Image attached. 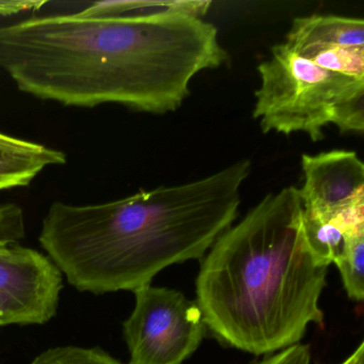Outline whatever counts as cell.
<instances>
[{
	"label": "cell",
	"instance_id": "6da1fadb",
	"mask_svg": "<svg viewBox=\"0 0 364 364\" xmlns=\"http://www.w3.org/2000/svg\"><path fill=\"white\" fill-rule=\"evenodd\" d=\"M227 59L214 25L165 8L118 16L82 10L0 26V70L22 92L65 107L176 112L193 78Z\"/></svg>",
	"mask_w": 364,
	"mask_h": 364
},
{
	"label": "cell",
	"instance_id": "7a4b0ae2",
	"mask_svg": "<svg viewBox=\"0 0 364 364\" xmlns=\"http://www.w3.org/2000/svg\"><path fill=\"white\" fill-rule=\"evenodd\" d=\"M251 169L242 159L199 180L105 203L53 202L40 244L77 291H136L168 266L205 255L237 217Z\"/></svg>",
	"mask_w": 364,
	"mask_h": 364
},
{
	"label": "cell",
	"instance_id": "3957f363",
	"mask_svg": "<svg viewBox=\"0 0 364 364\" xmlns=\"http://www.w3.org/2000/svg\"><path fill=\"white\" fill-rule=\"evenodd\" d=\"M302 210L296 187L268 193L204 257L197 304L225 344L267 355L298 344L311 323H323L328 267L306 245Z\"/></svg>",
	"mask_w": 364,
	"mask_h": 364
},
{
	"label": "cell",
	"instance_id": "277c9868",
	"mask_svg": "<svg viewBox=\"0 0 364 364\" xmlns=\"http://www.w3.org/2000/svg\"><path fill=\"white\" fill-rule=\"evenodd\" d=\"M257 72L261 85L255 91L253 118L264 134L306 133L319 141L338 104L364 92V80L326 71L285 43L272 48Z\"/></svg>",
	"mask_w": 364,
	"mask_h": 364
},
{
	"label": "cell",
	"instance_id": "5b68a950",
	"mask_svg": "<svg viewBox=\"0 0 364 364\" xmlns=\"http://www.w3.org/2000/svg\"><path fill=\"white\" fill-rule=\"evenodd\" d=\"M123 323L129 364H182L201 344L206 325L197 302L181 291L146 285Z\"/></svg>",
	"mask_w": 364,
	"mask_h": 364
},
{
	"label": "cell",
	"instance_id": "8992f818",
	"mask_svg": "<svg viewBox=\"0 0 364 364\" xmlns=\"http://www.w3.org/2000/svg\"><path fill=\"white\" fill-rule=\"evenodd\" d=\"M63 284V272L50 257L18 242L0 245V326L48 323Z\"/></svg>",
	"mask_w": 364,
	"mask_h": 364
},
{
	"label": "cell",
	"instance_id": "52a82bcc",
	"mask_svg": "<svg viewBox=\"0 0 364 364\" xmlns=\"http://www.w3.org/2000/svg\"><path fill=\"white\" fill-rule=\"evenodd\" d=\"M304 213L328 221L343 208L364 199V165L355 151L332 150L301 156Z\"/></svg>",
	"mask_w": 364,
	"mask_h": 364
},
{
	"label": "cell",
	"instance_id": "ba28073f",
	"mask_svg": "<svg viewBox=\"0 0 364 364\" xmlns=\"http://www.w3.org/2000/svg\"><path fill=\"white\" fill-rule=\"evenodd\" d=\"M284 43L294 52L311 46L364 48V21L321 14L302 16L291 23Z\"/></svg>",
	"mask_w": 364,
	"mask_h": 364
},
{
	"label": "cell",
	"instance_id": "9c48e42d",
	"mask_svg": "<svg viewBox=\"0 0 364 364\" xmlns=\"http://www.w3.org/2000/svg\"><path fill=\"white\" fill-rule=\"evenodd\" d=\"M333 263L340 270L348 297L362 301L364 298V228L345 234L342 249Z\"/></svg>",
	"mask_w": 364,
	"mask_h": 364
},
{
	"label": "cell",
	"instance_id": "30bf717a",
	"mask_svg": "<svg viewBox=\"0 0 364 364\" xmlns=\"http://www.w3.org/2000/svg\"><path fill=\"white\" fill-rule=\"evenodd\" d=\"M296 53L326 71L364 80V48L311 46Z\"/></svg>",
	"mask_w": 364,
	"mask_h": 364
},
{
	"label": "cell",
	"instance_id": "8fae6325",
	"mask_svg": "<svg viewBox=\"0 0 364 364\" xmlns=\"http://www.w3.org/2000/svg\"><path fill=\"white\" fill-rule=\"evenodd\" d=\"M67 156L29 157L0 155V191L28 186L46 168L63 165Z\"/></svg>",
	"mask_w": 364,
	"mask_h": 364
},
{
	"label": "cell",
	"instance_id": "7c38bea8",
	"mask_svg": "<svg viewBox=\"0 0 364 364\" xmlns=\"http://www.w3.org/2000/svg\"><path fill=\"white\" fill-rule=\"evenodd\" d=\"M31 364H123L99 347L59 346L36 357Z\"/></svg>",
	"mask_w": 364,
	"mask_h": 364
},
{
	"label": "cell",
	"instance_id": "4fadbf2b",
	"mask_svg": "<svg viewBox=\"0 0 364 364\" xmlns=\"http://www.w3.org/2000/svg\"><path fill=\"white\" fill-rule=\"evenodd\" d=\"M332 124L342 133H363L364 92L358 93L338 104L333 114Z\"/></svg>",
	"mask_w": 364,
	"mask_h": 364
},
{
	"label": "cell",
	"instance_id": "5bb4252c",
	"mask_svg": "<svg viewBox=\"0 0 364 364\" xmlns=\"http://www.w3.org/2000/svg\"><path fill=\"white\" fill-rule=\"evenodd\" d=\"M26 235L25 217L18 204L0 205V245L14 244Z\"/></svg>",
	"mask_w": 364,
	"mask_h": 364
},
{
	"label": "cell",
	"instance_id": "9a60e30c",
	"mask_svg": "<svg viewBox=\"0 0 364 364\" xmlns=\"http://www.w3.org/2000/svg\"><path fill=\"white\" fill-rule=\"evenodd\" d=\"M48 148L43 144H36L29 140L20 139L14 136L4 134L0 137V155H12V156H44Z\"/></svg>",
	"mask_w": 364,
	"mask_h": 364
},
{
	"label": "cell",
	"instance_id": "2e32d148",
	"mask_svg": "<svg viewBox=\"0 0 364 364\" xmlns=\"http://www.w3.org/2000/svg\"><path fill=\"white\" fill-rule=\"evenodd\" d=\"M257 364H311V349L308 345L295 344L268 355Z\"/></svg>",
	"mask_w": 364,
	"mask_h": 364
},
{
	"label": "cell",
	"instance_id": "e0dca14e",
	"mask_svg": "<svg viewBox=\"0 0 364 364\" xmlns=\"http://www.w3.org/2000/svg\"><path fill=\"white\" fill-rule=\"evenodd\" d=\"M44 5L46 1H0V14L9 16L20 14Z\"/></svg>",
	"mask_w": 364,
	"mask_h": 364
},
{
	"label": "cell",
	"instance_id": "ac0fdd59",
	"mask_svg": "<svg viewBox=\"0 0 364 364\" xmlns=\"http://www.w3.org/2000/svg\"><path fill=\"white\" fill-rule=\"evenodd\" d=\"M341 364H364V343H360L358 348Z\"/></svg>",
	"mask_w": 364,
	"mask_h": 364
},
{
	"label": "cell",
	"instance_id": "d6986e66",
	"mask_svg": "<svg viewBox=\"0 0 364 364\" xmlns=\"http://www.w3.org/2000/svg\"><path fill=\"white\" fill-rule=\"evenodd\" d=\"M4 134L3 133H0V137H1V136H3Z\"/></svg>",
	"mask_w": 364,
	"mask_h": 364
}]
</instances>
